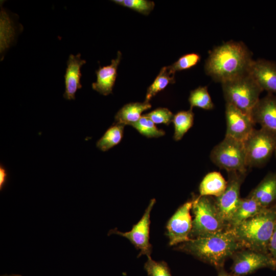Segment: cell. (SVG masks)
Here are the masks:
<instances>
[{
    "instance_id": "32",
    "label": "cell",
    "mask_w": 276,
    "mask_h": 276,
    "mask_svg": "<svg viewBox=\"0 0 276 276\" xmlns=\"http://www.w3.org/2000/svg\"><path fill=\"white\" fill-rule=\"evenodd\" d=\"M8 178V173L5 167L1 164L0 166V190H2L5 185Z\"/></svg>"
},
{
    "instance_id": "12",
    "label": "cell",
    "mask_w": 276,
    "mask_h": 276,
    "mask_svg": "<svg viewBox=\"0 0 276 276\" xmlns=\"http://www.w3.org/2000/svg\"><path fill=\"white\" fill-rule=\"evenodd\" d=\"M155 203V199L151 200L142 218L133 226L129 232L123 233L115 229L109 232V234H116L128 239L137 249L140 250L139 257L143 255L147 257L150 256L151 246L149 243L150 217Z\"/></svg>"
},
{
    "instance_id": "2",
    "label": "cell",
    "mask_w": 276,
    "mask_h": 276,
    "mask_svg": "<svg viewBox=\"0 0 276 276\" xmlns=\"http://www.w3.org/2000/svg\"><path fill=\"white\" fill-rule=\"evenodd\" d=\"M177 249L190 254L218 269L223 267L228 258L232 257L236 251L244 247L227 229L207 237L190 239Z\"/></svg>"
},
{
    "instance_id": "9",
    "label": "cell",
    "mask_w": 276,
    "mask_h": 276,
    "mask_svg": "<svg viewBox=\"0 0 276 276\" xmlns=\"http://www.w3.org/2000/svg\"><path fill=\"white\" fill-rule=\"evenodd\" d=\"M226 188L219 197L215 198L218 211L228 226L238 206L241 198L240 191L246 173L229 172Z\"/></svg>"
},
{
    "instance_id": "19",
    "label": "cell",
    "mask_w": 276,
    "mask_h": 276,
    "mask_svg": "<svg viewBox=\"0 0 276 276\" xmlns=\"http://www.w3.org/2000/svg\"><path fill=\"white\" fill-rule=\"evenodd\" d=\"M264 208L255 199L247 196L241 198L238 206L229 222L228 229L235 227L261 212Z\"/></svg>"
},
{
    "instance_id": "17",
    "label": "cell",
    "mask_w": 276,
    "mask_h": 276,
    "mask_svg": "<svg viewBox=\"0 0 276 276\" xmlns=\"http://www.w3.org/2000/svg\"><path fill=\"white\" fill-rule=\"evenodd\" d=\"M248 196L255 199L263 208L275 204L276 173L267 174Z\"/></svg>"
},
{
    "instance_id": "13",
    "label": "cell",
    "mask_w": 276,
    "mask_h": 276,
    "mask_svg": "<svg viewBox=\"0 0 276 276\" xmlns=\"http://www.w3.org/2000/svg\"><path fill=\"white\" fill-rule=\"evenodd\" d=\"M250 115L255 124L276 135V95L267 93L260 99Z\"/></svg>"
},
{
    "instance_id": "4",
    "label": "cell",
    "mask_w": 276,
    "mask_h": 276,
    "mask_svg": "<svg viewBox=\"0 0 276 276\" xmlns=\"http://www.w3.org/2000/svg\"><path fill=\"white\" fill-rule=\"evenodd\" d=\"M194 215L190 239L207 237L224 232L228 226L220 216L215 198L199 196L193 199L191 209Z\"/></svg>"
},
{
    "instance_id": "26",
    "label": "cell",
    "mask_w": 276,
    "mask_h": 276,
    "mask_svg": "<svg viewBox=\"0 0 276 276\" xmlns=\"http://www.w3.org/2000/svg\"><path fill=\"white\" fill-rule=\"evenodd\" d=\"M132 126L141 134L149 138L158 137L165 134L163 130L157 128L155 124L144 115Z\"/></svg>"
},
{
    "instance_id": "25",
    "label": "cell",
    "mask_w": 276,
    "mask_h": 276,
    "mask_svg": "<svg viewBox=\"0 0 276 276\" xmlns=\"http://www.w3.org/2000/svg\"><path fill=\"white\" fill-rule=\"evenodd\" d=\"M190 109L197 107L205 110H211L214 104L206 86H199L192 90L189 97Z\"/></svg>"
},
{
    "instance_id": "31",
    "label": "cell",
    "mask_w": 276,
    "mask_h": 276,
    "mask_svg": "<svg viewBox=\"0 0 276 276\" xmlns=\"http://www.w3.org/2000/svg\"><path fill=\"white\" fill-rule=\"evenodd\" d=\"M268 252L276 263V223L269 242Z\"/></svg>"
},
{
    "instance_id": "7",
    "label": "cell",
    "mask_w": 276,
    "mask_h": 276,
    "mask_svg": "<svg viewBox=\"0 0 276 276\" xmlns=\"http://www.w3.org/2000/svg\"><path fill=\"white\" fill-rule=\"evenodd\" d=\"M247 168L262 167L276 148V135L261 128L253 131L244 142Z\"/></svg>"
},
{
    "instance_id": "20",
    "label": "cell",
    "mask_w": 276,
    "mask_h": 276,
    "mask_svg": "<svg viewBox=\"0 0 276 276\" xmlns=\"http://www.w3.org/2000/svg\"><path fill=\"white\" fill-rule=\"evenodd\" d=\"M227 186V181L218 172H211L203 177L199 185V196H220Z\"/></svg>"
},
{
    "instance_id": "1",
    "label": "cell",
    "mask_w": 276,
    "mask_h": 276,
    "mask_svg": "<svg viewBox=\"0 0 276 276\" xmlns=\"http://www.w3.org/2000/svg\"><path fill=\"white\" fill-rule=\"evenodd\" d=\"M251 54L241 41H229L216 47L206 60V74L221 83L248 73Z\"/></svg>"
},
{
    "instance_id": "33",
    "label": "cell",
    "mask_w": 276,
    "mask_h": 276,
    "mask_svg": "<svg viewBox=\"0 0 276 276\" xmlns=\"http://www.w3.org/2000/svg\"><path fill=\"white\" fill-rule=\"evenodd\" d=\"M218 276H235L232 273L226 272L223 267L218 269Z\"/></svg>"
},
{
    "instance_id": "6",
    "label": "cell",
    "mask_w": 276,
    "mask_h": 276,
    "mask_svg": "<svg viewBox=\"0 0 276 276\" xmlns=\"http://www.w3.org/2000/svg\"><path fill=\"white\" fill-rule=\"evenodd\" d=\"M210 158L215 165L227 172L246 173L247 167L243 142L225 136L213 148Z\"/></svg>"
},
{
    "instance_id": "14",
    "label": "cell",
    "mask_w": 276,
    "mask_h": 276,
    "mask_svg": "<svg viewBox=\"0 0 276 276\" xmlns=\"http://www.w3.org/2000/svg\"><path fill=\"white\" fill-rule=\"evenodd\" d=\"M248 74L260 88L276 95V63L265 59L252 60Z\"/></svg>"
},
{
    "instance_id": "28",
    "label": "cell",
    "mask_w": 276,
    "mask_h": 276,
    "mask_svg": "<svg viewBox=\"0 0 276 276\" xmlns=\"http://www.w3.org/2000/svg\"><path fill=\"white\" fill-rule=\"evenodd\" d=\"M113 2L144 15L149 14L155 5L153 2L147 0H114Z\"/></svg>"
},
{
    "instance_id": "3",
    "label": "cell",
    "mask_w": 276,
    "mask_h": 276,
    "mask_svg": "<svg viewBox=\"0 0 276 276\" xmlns=\"http://www.w3.org/2000/svg\"><path fill=\"white\" fill-rule=\"evenodd\" d=\"M276 223V204L228 229L244 248L269 254L268 246Z\"/></svg>"
},
{
    "instance_id": "5",
    "label": "cell",
    "mask_w": 276,
    "mask_h": 276,
    "mask_svg": "<svg viewBox=\"0 0 276 276\" xmlns=\"http://www.w3.org/2000/svg\"><path fill=\"white\" fill-rule=\"evenodd\" d=\"M226 103L250 114L263 90L248 73L221 83Z\"/></svg>"
},
{
    "instance_id": "23",
    "label": "cell",
    "mask_w": 276,
    "mask_h": 276,
    "mask_svg": "<svg viewBox=\"0 0 276 276\" xmlns=\"http://www.w3.org/2000/svg\"><path fill=\"white\" fill-rule=\"evenodd\" d=\"M175 82V74L171 73L167 66L163 67L153 83L148 87L145 101L149 102L153 97L164 89L169 84H173Z\"/></svg>"
},
{
    "instance_id": "24",
    "label": "cell",
    "mask_w": 276,
    "mask_h": 276,
    "mask_svg": "<svg viewBox=\"0 0 276 276\" xmlns=\"http://www.w3.org/2000/svg\"><path fill=\"white\" fill-rule=\"evenodd\" d=\"M194 122V113L192 109L180 111L174 115L172 122L174 124L175 141L180 140L187 131L192 127Z\"/></svg>"
},
{
    "instance_id": "34",
    "label": "cell",
    "mask_w": 276,
    "mask_h": 276,
    "mask_svg": "<svg viewBox=\"0 0 276 276\" xmlns=\"http://www.w3.org/2000/svg\"><path fill=\"white\" fill-rule=\"evenodd\" d=\"M275 155H276V148H275Z\"/></svg>"
},
{
    "instance_id": "11",
    "label": "cell",
    "mask_w": 276,
    "mask_h": 276,
    "mask_svg": "<svg viewBox=\"0 0 276 276\" xmlns=\"http://www.w3.org/2000/svg\"><path fill=\"white\" fill-rule=\"evenodd\" d=\"M226 131L225 136L244 143L255 130L251 115L234 106L225 104Z\"/></svg>"
},
{
    "instance_id": "10",
    "label": "cell",
    "mask_w": 276,
    "mask_h": 276,
    "mask_svg": "<svg viewBox=\"0 0 276 276\" xmlns=\"http://www.w3.org/2000/svg\"><path fill=\"white\" fill-rule=\"evenodd\" d=\"M193 199L180 206L168 221L167 224V235L169 245H174L184 243L190 239L189 235L192 227L190 215Z\"/></svg>"
},
{
    "instance_id": "22",
    "label": "cell",
    "mask_w": 276,
    "mask_h": 276,
    "mask_svg": "<svg viewBox=\"0 0 276 276\" xmlns=\"http://www.w3.org/2000/svg\"><path fill=\"white\" fill-rule=\"evenodd\" d=\"M124 126L114 123L97 141V147L102 151H106L119 144L123 136Z\"/></svg>"
},
{
    "instance_id": "18",
    "label": "cell",
    "mask_w": 276,
    "mask_h": 276,
    "mask_svg": "<svg viewBox=\"0 0 276 276\" xmlns=\"http://www.w3.org/2000/svg\"><path fill=\"white\" fill-rule=\"evenodd\" d=\"M151 107L149 102H133L124 105L116 113V124L132 126L142 117V113Z\"/></svg>"
},
{
    "instance_id": "15",
    "label": "cell",
    "mask_w": 276,
    "mask_h": 276,
    "mask_svg": "<svg viewBox=\"0 0 276 276\" xmlns=\"http://www.w3.org/2000/svg\"><path fill=\"white\" fill-rule=\"evenodd\" d=\"M86 63V60L81 58V54H71L66 62L67 67L64 75L65 91L64 98L68 100H75V94L82 88L81 68Z\"/></svg>"
},
{
    "instance_id": "16",
    "label": "cell",
    "mask_w": 276,
    "mask_h": 276,
    "mask_svg": "<svg viewBox=\"0 0 276 276\" xmlns=\"http://www.w3.org/2000/svg\"><path fill=\"white\" fill-rule=\"evenodd\" d=\"M121 58L122 53L118 51L117 57L111 60L109 65L100 66L96 71L97 80L91 84L94 90L104 96H107L112 93V89L118 75V67Z\"/></svg>"
},
{
    "instance_id": "27",
    "label": "cell",
    "mask_w": 276,
    "mask_h": 276,
    "mask_svg": "<svg viewBox=\"0 0 276 276\" xmlns=\"http://www.w3.org/2000/svg\"><path fill=\"white\" fill-rule=\"evenodd\" d=\"M200 59V55L198 54H187L180 57L172 65L167 66V68L171 73L175 74L177 71L188 70L195 66Z\"/></svg>"
},
{
    "instance_id": "29",
    "label": "cell",
    "mask_w": 276,
    "mask_h": 276,
    "mask_svg": "<svg viewBox=\"0 0 276 276\" xmlns=\"http://www.w3.org/2000/svg\"><path fill=\"white\" fill-rule=\"evenodd\" d=\"M147 257L148 259L145 264L144 268L149 276H172L165 262L154 261L150 256Z\"/></svg>"
},
{
    "instance_id": "35",
    "label": "cell",
    "mask_w": 276,
    "mask_h": 276,
    "mask_svg": "<svg viewBox=\"0 0 276 276\" xmlns=\"http://www.w3.org/2000/svg\"><path fill=\"white\" fill-rule=\"evenodd\" d=\"M17 276H19V275H17Z\"/></svg>"
},
{
    "instance_id": "30",
    "label": "cell",
    "mask_w": 276,
    "mask_h": 276,
    "mask_svg": "<svg viewBox=\"0 0 276 276\" xmlns=\"http://www.w3.org/2000/svg\"><path fill=\"white\" fill-rule=\"evenodd\" d=\"M149 118L154 124L169 125L172 122L174 114L167 108H158L144 114Z\"/></svg>"
},
{
    "instance_id": "21",
    "label": "cell",
    "mask_w": 276,
    "mask_h": 276,
    "mask_svg": "<svg viewBox=\"0 0 276 276\" xmlns=\"http://www.w3.org/2000/svg\"><path fill=\"white\" fill-rule=\"evenodd\" d=\"M15 27L11 17L1 6L0 15V51L1 56L14 42L16 33Z\"/></svg>"
},
{
    "instance_id": "8",
    "label": "cell",
    "mask_w": 276,
    "mask_h": 276,
    "mask_svg": "<svg viewBox=\"0 0 276 276\" xmlns=\"http://www.w3.org/2000/svg\"><path fill=\"white\" fill-rule=\"evenodd\" d=\"M232 257L231 273L235 276H244L262 268H276V263L269 254L244 248L236 251Z\"/></svg>"
}]
</instances>
